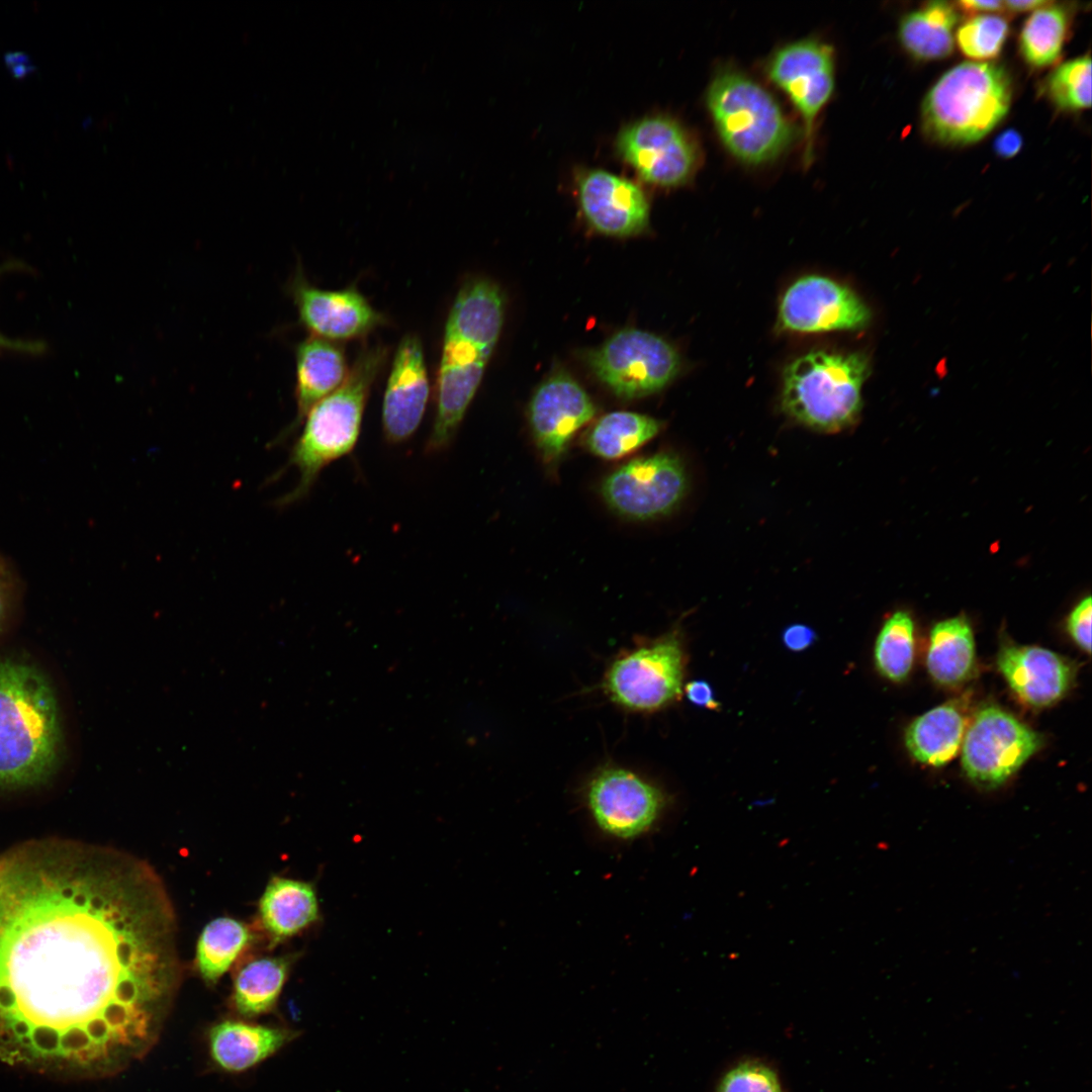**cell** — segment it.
I'll return each mask as SVG.
<instances>
[{
	"instance_id": "obj_45",
	"label": "cell",
	"mask_w": 1092,
	"mask_h": 1092,
	"mask_svg": "<svg viewBox=\"0 0 1092 1092\" xmlns=\"http://www.w3.org/2000/svg\"><path fill=\"white\" fill-rule=\"evenodd\" d=\"M1050 3H1051V1H1045V0H1043V1L1042 0H1019V1H1010L1009 0V1L1003 2V5H1004V9L1006 8V9L1010 10L1011 12H1025V11H1030V10L1034 11V10H1036L1038 8H1041V7H1043V6H1045V5L1050 4Z\"/></svg>"
},
{
	"instance_id": "obj_21",
	"label": "cell",
	"mask_w": 1092,
	"mask_h": 1092,
	"mask_svg": "<svg viewBox=\"0 0 1092 1092\" xmlns=\"http://www.w3.org/2000/svg\"><path fill=\"white\" fill-rule=\"evenodd\" d=\"M295 366L297 414L285 436L296 430L317 402L339 388L349 372L344 350L336 342L311 335L296 347Z\"/></svg>"
},
{
	"instance_id": "obj_32",
	"label": "cell",
	"mask_w": 1092,
	"mask_h": 1092,
	"mask_svg": "<svg viewBox=\"0 0 1092 1092\" xmlns=\"http://www.w3.org/2000/svg\"><path fill=\"white\" fill-rule=\"evenodd\" d=\"M1044 91L1062 110L1077 111L1091 105V58L1089 55L1068 61L1048 77Z\"/></svg>"
},
{
	"instance_id": "obj_38",
	"label": "cell",
	"mask_w": 1092,
	"mask_h": 1092,
	"mask_svg": "<svg viewBox=\"0 0 1092 1092\" xmlns=\"http://www.w3.org/2000/svg\"><path fill=\"white\" fill-rule=\"evenodd\" d=\"M816 640L815 632L804 624H793L783 632V642L792 651H802Z\"/></svg>"
},
{
	"instance_id": "obj_6",
	"label": "cell",
	"mask_w": 1092,
	"mask_h": 1092,
	"mask_svg": "<svg viewBox=\"0 0 1092 1092\" xmlns=\"http://www.w3.org/2000/svg\"><path fill=\"white\" fill-rule=\"evenodd\" d=\"M1007 72L992 62H964L946 71L922 103V126L932 140L967 145L988 134L1011 101Z\"/></svg>"
},
{
	"instance_id": "obj_33",
	"label": "cell",
	"mask_w": 1092,
	"mask_h": 1092,
	"mask_svg": "<svg viewBox=\"0 0 1092 1092\" xmlns=\"http://www.w3.org/2000/svg\"><path fill=\"white\" fill-rule=\"evenodd\" d=\"M1008 34L1007 21L994 14L975 15L956 33L957 43L964 55L973 59L998 56Z\"/></svg>"
},
{
	"instance_id": "obj_12",
	"label": "cell",
	"mask_w": 1092,
	"mask_h": 1092,
	"mask_svg": "<svg viewBox=\"0 0 1092 1092\" xmlns=\"http://www.w3.org/2000/svg\"><path fill=\"white\" fill-rule=\"evenodd\" d=\"M616 151L645 182L660 187L686 184L695 174L699 154L694 140L675 120L654 115L624 126Z\"/></svg>"
},
{
	"instance_id": "obj_20",
	"label": "cell",
	"mask_w": 1092,
	"mask_h": 1092,
	"mask_svg": "<svg viewBox=\"0 0 1092 1092\" xmlns=\"http://www.w3.org/2000/svg\"><path fill=\"white\" fill-rule=\"evenodd\" d=\"M997 666L1010 689L1025 704L1045 707L1068 692L1073 665L1063 656L1038 646L1003 645Z\"/></svg>"
},
{
	"instance_id": "obj_28",
	"label": "cell",
	"mask_w": 1092,
	"mask_h": 1092,
	"mask_svg": "<svg viewBox=\"0 0 1092 1092\" xmlns=\"http://www.w3.org/2000/svg\"><path fill=\"white\" fill-rule=\"evenodd\" d=\"M290 958H261L248 963L238 973L234 1002L238 1012L254 1017L270 1011L286 981Z\"/></svg>"
},
{
	"instance_id": "obj_10",
	"label": "cell",
	"mask_w": 1092,
	"mask_h": 1092,
	"mask_svg": "<svg viewBox=\"0 0 1092 1092\" xmlns=\"http://www.w3.org/2000/svg\"><path fill=\"white\" fill-rule=\"evenodd\" d=\"M962 746L965 775L976 786H1002L1041 746L1040 735L1003 709H980L966 728Z\"/></svg>"
},
{
	"instance_id": "obj_40",
	"label": "cell",
	"mask_w": 1092,
	"mask_h": 1092,
	"mask_svg": "<svg viewBox=\"0 0 1092 1092\" xmlns=\"http://www.w3.org/2000/svg\"><path fill=\"white\" fill-rule=\"evenodd\" d=\"M685 691L688 700L692 704L710 710L719 708V703L716 701L713 690L707 681L702 679L690 681Z\"/></svg>"
},
{
	"instance_id": "obj_9",
	"label": "cell",
	"mask_w": 1092,
	"mask_h": 1092,
	"mask_svg": "<svg viewBox=\"0 0 1092 1092\" xmlns=\"http://www.w3.org/2000/svg\"><path fill=\"white\" fill-rule=\"evenodd\" d=\"M597 377L616 395L636 398L657 392L678 373L680 358L664 339L652 333L625 329L588 355Z\"/></svg>"
},
{
	"instance_id": "obj_41",
	"label": "cell",
	"mask_w": 1092,
	"mask_h": 1092,
	"mask_svg": "<svg viewBox=\"0 0 1092 1092\" xmlns=\"http://www.w3.org/2000/svg\"><path fill=\"white\" fill-rule=\"evenodd\" d=\"M14 593V578L4 560L0 558V623L9 610Z\"/></svg>"
},
{
	"instance_id": "obj_46",
	"label": "cell",
	"mask_w": 1092,
	"mask_h": 1092,
	"mask_svg": "<svg viewBox=\"0 0 1092 1092\" xmlns=\"http://www.w3.org/2000/svg\"><path fill=\"white\" fill-rule=\"evenodd\" d=\"M13 1033L20 1037L31 1033L32 1021L25 1016H17L9 1019Z\"/></svg>"
},
{
	"instance_id": "obj_4",
	"label": "cell",
	"mask_w": 1092,
	"mask_h": 1092,
	"mask_svg": "<svg viewBox=\"0 0 1092 1092\" xmlns=\"http://www.w3.org/2000/svg\"><path fill=\"white\" fill-rule=\"evenodd\" d=\"M387 352L381 344L362 347L342 385L307 413L288 460V465L298 470L299 481L278 500L280 506L303 498L325 467L355 448L372 385Z\"/></svg>"
},
{
	"instance_id": "obj_1",
	"label": "cell",
	"mask_w": 1092,
	"mask_h": 1092,
	"mask_svg": "<svg viewBox=\"0 0 1092 1092\" xmlns=\"http://www.w3.org/2000/svg\"><path fill=\"white\" fill-rule=\"evenodd\" d=\"M174 938L164 885L134 856L61 837L0 852V988L17 1003L2 1016L154 1011L175 979Z\"/></svg>"
},
{
	"instance_id": "obj_7",
	"label": "cell",
	"mask_w": 1092,
	"mask_h": 1092,
	"mask_svg": "<svg viewBox=\"0 0 1092 1092\" xmlns=\"http://www.w3.org/2000/svg\"><path fill=\"white\" fill-rule=\"evenodd\" d=\"M707 105L722 143L745 164L776 159L795 136L772 95L740 72L718 73L708 88Z\"/></svg>"
},
{
	"instance_id": "obj_34",
	"label": "cell",
	"mask_w": 1092,
	"mask_h": 1092,
	"mask_svg": "<svg viewBox=\"0 0 1092 1092\" xmlns=\"http://www.w3.org/2000/svg\"><path fill=\"white\" fill-rule=\"evenodd\" d=\"M715 1092H783L776 1071L757 1060L740 1062L720 1079Z\"/></svg>"
},
{
	"instance_id": "obj_39",
	"label": "cell",
	"mask_w": 1092,
	"mask_h": 1092,
	"mask_svg": "<svg viewBox=\"0 0 1092 1092\" xmlns=\"http://www.w3.org/2000/svg\"><path fill=\"white\" fill-rule=\"evenodd\" d=\"M46 351L47 346L41 341L13 339L0 333V354L12 353L38 356Z\"/></svg>"
},
{
	"instance_id": "obj_30",
	"label": "cell",
	"mask_w": 1092,
	"mask_h": 1092,
	"mask_svg": "<svg viewBox=\"0 0 1092 1092\" xmlns=\"http://www.w3.org/2000/svg\"><path fill=\"white\" fill-rule=\"evenodd\" d=\"M250 940L248 927L233 918L219 917L202 930L196 946V967L202 979L214 984L230 969Z\"/></svg>"
},
{
	"instance_id": "obj_17",
	"label": "cell",
	"mask_w": 1092,
	"mask_h": 1092,
	"mask_svg": "<svg viewBox=\"0 0 1092 1092\" xmlns=\"http://www.w3.org/2000/svg\"><path fill=\"white\" fill-rule=\"evenodd\" d=\"M596 414L589 395L571 376L556 373L542 382L529 405V420L543 461L556 465L575 433Z\"/></svg>"
},
{
	"instance_id": "obj_44",
	"label": "cell",
	"mask_w": 1092,
	"mask_h": 1092,
	"mask_svg": "<svg viewBox=\"0 0 1092 1092\" xmlns=\"http://www.w3.org/2000/svg\"><path fill=\"white\" fill-rule=\"evenodd\" d=\"M5 59L7 66L16 77L24 76L32 71L31 61L22 53L9 54Z\"/></svg>"
},
{
	"instance_id": "obj_35",
	"label": "cell",
	"mask_w": 1092,
	"mask_h": 1092,
	"mask_svg": "<svg viewBox=\"0 0 1092 1092\" xmlns=\"http://www.w3.org/2000/svg\"><path fill=\"white\" fill-rule=\"evenodd\" d=\"M1091 597L1083 598L1071 611L1067 630L1075 643L1088 654L1091 652Z\"/></svg>"
},
{
	"instance_id": "obj_26",
	"label": "cell",
	"mask_w": 1092,
	"mask_h": 1092,
	"mask_svg": "<svg viewBox=\"0 0 1092 1092\" xmlns=\"http://www.w3.org/2000/svg\"><path fill=\"white\" fill-rule=\"evenodd\" d=\"M959 20L954 3L933 1L903 17L899 38L914 58L924 61L948 57L953 50Z\"/></svg>"
},
{
	"instance_id": "obj_42",
	"label": "cell",
	"mask_w": 1092,
	"mask_h": 1092,
	"mask_svg": "<svg viewBox=\"0 0 1092 1092\" xmlns=\"http://www.w3.org/2000/svg\"><path fill=\"white\" fill-rule=\"evenodd\" d=\"M1022 147V138L1014 129H1007L1001 132L995 143V152L1003 158H1011L1015 156Z\"/></svg>"
},
{
	"instance_id": "obj_27",
	"label": "cell",
	"mask_w": 1092,
	"mask_h": 1092,
	"mask_svg": "<svg viewBox=\"0 0 1092 1092\" xmlns=\"http://www.w3.org/2000/svg\"><path fill=\"white\" fill-rule=\"evenodd\" d=\"M661 423L633 412H612L602 417L586 438V446L604 459L622 458L653 439Z\"/></svg>"
},
{
	"instance_id": "obj_18",
	"label": "cell",
	"mask_w": 1092,
	"mask_h": 1092,
	"mask_svg": "<svg viewBox=\"0 0 1092 1092\" xmlns=\"http://www.w3.org/2000/svg\"><path fill=\"white\" fill-rule=\"evenodd\" d=\"M576 188L583 216L597 232L629 237L648 226V200L631 180L603 169H582L576 175Z\"/></svg>"
},
{
	"instance_id": "obj_11",
	"label": "cell",
	"mask_w": 1092,
	"mask_h": 1092,
	"mask_svg": "<svg viewBox=\"0 0 1092 1092\" xmlns=\"http://www.w3.org/2000/svg\"><path fill=\"white\" fill-rule=\"evenodd\" d=\"M687 489L685 466L669 452L633 459L610 473L601 486L608 506L620 516L634 521L669 515L682 500Z\"/></svg>"
},
{
	"instance_id": "obj_14",
	"label": "cell",
	"mask_w": 1092,
	"mask_h": 1092,
	"mask_svg": "<svg viewBox=\"0 0 1092 1092\" xmlns=\"http://www.w3.org/2000/svg\"><path fill=\"white\" fill-rule=\"evenodd\" d=\"M871 311L847 285L821 275L792 283L781 298L778 324L792 333L856 331L868 326Z\"/></svg>"
},
{
	"instance_id": "obj_47",
	"label": "cell",
	"mask_w": 1092,
	"mask_h": 1092,
	"mask_svg": "<svg viewBox=\"0 0 1092 1092\" xmlns=\"http://www.w3.org/2000/svg\"><path fill=\"white\" fill-rule=\"evenodd\" d=\"M25 264L19 261H7L0 264V276L7 272L25 269Z\"/></svg>"
},
{
	"instance_id": "obj_36",
	"label": "cell",
	"mask_w": 1092,
	"mask_h": 1092,
	"mask_svg": "<svg viewBox=\"0 0 1092 1092\" xmlns=\"http://www.w3.org/2000/svg\"><path fill=\"white\" fill-rule=\"evenodd\" d=\"M61 1051L65 1053L95 1052L82 1022L72 1023L61 1033Z\"/></svg>"
},
{
	"instance_id": "obj_48",
	"label": "cell",
	"mask_w": 1092,
	"mask_h": 1092,
	"mask_svg": "<svg viewBox=\"0 0 1092 1092\" xmlns=\"http://www.w3.org/2000/svg\"><path fill=\"white\" fill-rule=\"evenodd\" d=\"M19 1042L27 1048L33 1046V1040L30 1034L18 1037Z\"/></svg>"
},
{
	"instance_id": "obj_16",
	"label": "cell",
	"mask_w": 1092,
	"mask_h": 1092,
	"mask_svg": "<svg viewBox=\"0 0 1092 1092\" xmlns=\"http://www.w3.org/2000/svg\"><path fill=\"white\" fill-rule=\"evenodd\" d=\"M290 292L300 324L311 336L325 340L362 338L387 322L357 288H317L305 279L300 269L292 279Z\"/></svg>"
},
{
	"instance_id": "obj_29",
	"label": "cell",
	"mask_w": 1092,
	"mask_h": 1092,
	"mask_svg": "<svg viewBox=\"0 0 1092 1092\" xmlns=\"http://www.w3.org/2000/svg\"><path fill=\"white\" fill-rule=\"evenodd\" d=\"M1070 27L1067 8L1054 2L1034 10L1025 20L1019 49L1025 62L1035 68L1054 64L1063 51Z\"/></svg>"
},
{
	"instance_id": "obj_25",
	"label": "cell",
	"mask_w": 1092,
	"mask_h": 1092,
	"mask_svg": "<svg viewBox=\"0 0 1092 1092\" xmlns=\"http://www.w3.org/2000/svg\"><path fill=\"white\" fill-rule=\"evenodd\" d=\"M975 664L973 630L965 617L949 618L933 625L926 666L936 682L942 686L963 684L972 676Z\"/></svg>"
},
{
	"instance_id": "obj_2",
	"label": "cell",
	"mask_w": 1092,
	"mask_h": 1092,
	"mask_svg": "<svg viewBox=\"0 0 1092 1092\" xmlns=\"http://www.w3.org/2000/svg\"><path fill=\"white\" fill-rule=\"evenodd\" d=\"M504 310L500 289L487 279L470 280L457 292L445 323L427 453L452 443L498 341Z\"/></svg>"
},
{
	"instance_id": "obj_22",
	"label": "cell",
	"mask_w": 1092,
	"mask_h": 1092,
	"mask_svg": "<svg viewBox=\"0 0 1092 1092\" xmlns=\"http://www.w3.org/2000/svg\"><path fill=\"white\" fill-rule=\"evenodd\" d=\"M259 911L272 944L306 929L320 917L318 900L312 884L273 877L261 896Z\"/></svg>"
},
{
	"instance_id": "obj_19",
	"label": "cell",
	"mask_w": 1092,
	"mask_h": 1092,
	"mask_svg": "<svg viewBox=\"0 0 1092 1092\" xmlns=\"http://www.w3.org/2000/svg\"><path fill=\"white\" fill-rule=\"evenodd\" d=\"M429 395L423 344L417 334L408 333L398 343L383 394L382 431L389 444L402 443L416 433Z\"/></svg>"
},
{
	"instance_id": "obj_15",
	"label": "cell",
	"mask_w": 1092,
	"mask_h": 1092,
	"mask_svg": "<svg viewBox=\"0 0 1092 1092\" xmlns=\"http://www.w3.org/2000/svg\"><path fill=\"white\" fill-rule=\"evenodd\" d=\"M767 74L802 115L808 161L815 120L834 90L833 49L813 39L787 44L769 60Z\"/></svg>"
},
{
	"instance_id": "obj_23",
	"label": "cell",
	"mask_w": 1092,
	"mask_h": 1092,
	"mask_svg": "<svg viewBox=\"0 0 1092 1092\" xmlns=\"http://www.w3.org/2000/svg\"><path fill=\"white\" fill-rule=\"evenodd\" d=\"M291 1037L286 1029L226 1020L209 1032L210 1054L221 1069L242 1072L272 1056Z\"/></svg>"
},
{
	"instance_id": "obj_3",
	"label": "cell",
	"mask_w": 1092,
	"mask_h": 1092,
	"mask_svg": "<svg viewBox=\"0 0 1092 1092\" xmlns=\"http://www.w3.org/2000/svg\"><path fill=\"white\" fill-rule=\"evenodd\" d=\"M61 745L58 703L46 675L25 662L0 661V789L47 782Z\"/></svg>"
},
{
	"instance_id": "obj_24",
	"label": "cell",
	"mask_w": 1092,
	"mask_h": 1092,
	"mask_svg": "<svg viewBox=\"0 0 1092 1092\" xmlns=\"http://www.w3.org/2000/svg\"><path fill=\"white\" fill-rule=\"evenodd\" d=\"M967 721L954 701L937 706L916 718L907 728L905 743L919 762L941 766L959 752Z\"/></svg>"
},
{
	"instance_id": "obj_13",
	"label": "cell",
	"mask_w": 1092,
	"mask_h": 1092,
	"mask_svg": "<svg viewBox=\"0 0 1092 1092\" xmlns=\"http://www.w3.org/2000/svg\"><path fill=\"white\" fill-rule=\"evenodd\" d=\"M598 827L618 839H633L648 832L660 818L666 799L655 785L625 768L598 771L585 793Z\"/></svg>"
},
{
	"instance_id": "obj_31",
	"label": "cell",
	"mask_w": 1092,
	"mask_h": 1092,
	"mask_svg": "<svg viewBox=\"0 0 1092 1092\" xmlns=\"http://www.w3.org/2000/svg\"><path fill=\"white\" fill-rule=\"evenodd\" d=\"M915 653L914 623L904 611L894 613L879 632L874 650L878 671L899 682L911 671Z\"/></svg>"
},
{
	"instance_id": "obj_37",
	"label": "cell",
	"mask_w": 1092,
	"mask_h": 1092,
	"mask_svg": "<svg viewBox=\"0 0 1092 1092\" xmlns=\"http://www.w3.org/2000/svg\"><path fill=\"white\" fill-rule=\"evenodd\" d=\"M33 1046L44 1054H55L61 1050V1032L49 1023H39L32 1027L30 1033Z\"/></svg>"
},
{
	"instance_id": "obj_8",
	"label": "cell",
	"mask_w": 1092,
	"mask_h": 1092,
	"mask_svg": "<svg viewBox=\"0 0 1092 1092\" xmlns=\"http://www.w3.org/2000/svg\"><path fill=\"white\" fill-rule=\"evenodd\" d=\"M685 653L676 633H669L618 656L608 667L604 689L617 705L653 712L681 695Z\"/></svg>"
},
{
	"instance_id": "obj_43",
	"label": "cell",
	"mask_w": 1092,
	"mask_h": 1092,
	"mask_svg": "<svg viewBox=\"0 0 1092 1092\" xmlns=\"http://www.w3.org/2000/svg\"><path fill=\"white\" fill-rule=\"evenodd\" d=\"M958 10L965 12L966 14H976L980 12H995L1004 9L1002 1H974V0H962L954 3Z\"/></svg>"
},
{
	"instance_id": "obj_5",
	"label": "cell",
	"mask_w": 1092,
	"mask_h": 1092,
	"mask_svg": "<svg viewBox=\"0 0 1092 1092\" xmlns=\"http://www.w3.org/2000/svg\"><path fill=\"white\" fill-rule=\"evenodd\" d=\"M869 373L870 362L863 353L808 352L785 368L782 407L811 429L841 431L857 420L862 405L861 388Z\"/></svg>"
}]
</instances>
